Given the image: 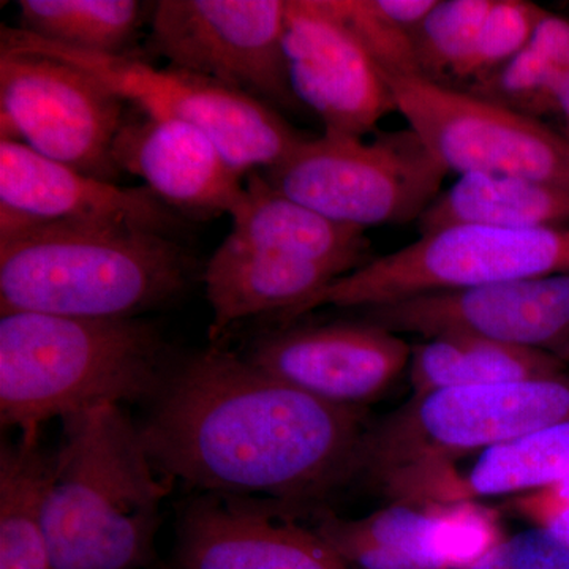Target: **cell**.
Segmentation results:
<instances>
[{"mask_svg":"<svg viewBox=\"0 0 569 569\" xmlns=\"http://www.w3.org/2000/svg\"><path fill=\"white\" fill-rule=\"evenodd\" d=\"M367 427L366 408L332 406L209 350L170 370L140 432L163 477L298 507L358 477Z\"/></svg>","mask_w":569,"mask_h":569,"instance_id":"1","label":"cell"},{"mask_svg":"<svg viewBox=\"0 0 569 569\" xmlns=\"http://www.w3.org/2000/svg\"><path fill=\"white\" fill-rule=\"evenodd\" d=\"M189 253L171 236L37 222L0 209V310L82 320H127L186 290Z\"/></svg>","mask_w":569,"mask_h":569,"instance_id":"2","label":"cell"},{"mask_svg":"<svg viewBox=\"0 0 569 569\" xmlns=\"http://www.w3.org/2000/svg\"><path fill=\"white\" fill-rule=\"evenodd\" d=\"M173 479L153 466L119 406L63 419L43 520L52 569H138L152 557Z\"/></svg>","mask_w":569,"mask_h":569,"instance_id":"3","label":"cell"},{"mask_svg":"<svg viewBox=\"0 0 569 569\" xmlns=\"http://www.w3.org/2000/svg\"><path fill=\"white\" fill-rule=\"evenodd\" d=\"M168 373L162 337L141 318H0V421L26 443L51 419L153 400Z\"/></svg>","mask_w":569,"mask_h":569,"instance_id":"4","label":"cell"},{"mask_svg":"<svg viewBox=\"0 0 569 569\" xmlns=\"http://www.w3.org/2000/svg\"><path fill=\"white\" fill-rule=\"evenodd\" d=\"M568 421V372L411 397L367 427L358 477L399 501L460 460Z\"/></svg>","mask_w":569,"mask_h":569,"instance_id":"5","label":"cell"},{"mask_svg":"<svg viewBox=\"0 0 569 569\" xmlns=\"http://www.w3.org/2000/svg\"><path fill=\"white\" fill-rule=\"evenodd\" d=\"M567 272L569 227L507 230L455 224L421 234L339 277L283 325L318 307L366 310L415 296Z\"/></svg>","mask_w":569,"mask_h":569,"instance_id":"6","label":"cell"},{"mask_svg":"<svg viewBox=\"0 0 569 569\" xmlns=\"http://www.w3.org/2000/svg\"><path fill=\"white\" fill-rule=\"evenodd\" d=\"M261 173L291 200L366 231L418 222L441 193L448 171L407 129L372 141L328 132L306 138Z\"/></svg>","mask_w":569,"mask_h":569,"instance_id":"7","label":"cell"},{"mask_svg":"<svg viewBox=\"0 0 569 569\" xmlns=\"http://www.w3.org/2000/svg\"><path fill=\"white\" fill-rule=\"evenodd\" d=\"M0 47L61 59L91 74L144 114L192 123L216 142L244 178L282 162L307 138L269 104L176 67L157 69L129 54L71 50L6 24L0 29Z\"/></svg>","mask_w":569,"mask_h":569,"instance_id":"8","label":"cell"},{"mask_svg":"<svg viewBox=\"0 0 569 569\" xmlns=\"http://www.w3.org/2000/svg\"><path fill=\"white\" fill-rule=\"evenodd\" d=\"M408 129L447 168L569 189V141L535 116L422 74L385 78Z\"/></svg>","mask_w":569,"mask_h":569,"instance_id":"9","label":"cell"},{"mask_svg":"<svg viewBox=\"0 0 569 569\" xmlns=\"http://www.w3.org/2000/svg\"><path fill=\"white\" fill-rule=\"evenodd\" d=\"M126 102L77 67L0 47L2 140L26 146L92 178L118 183L114 142Z\"/></svg>","mask_w":569,"mask_h":569,"instance_id":"10","label":"cell"},{"mask_svg":"<svg viewBox=\"0 0 569 569\" xmlns=\"http://www.w3.org/2000/svg\"><path fill=\"white\" fill-rule=\"evenodd\" d=\"M288 0H160L153 50L171 67L244 92L269 107L298 110L284 56Z\"/></svg>","mask_w":569,"mask_h":569,"instance_id":"11","label":"cell"},{"mask_svg":"<svg viewBox=\"0 0 569 569\" xmlns=\"http://www.w3.org/2000/svg\"><path fill=\"white\" fill-rule=\"evenodd\" d=\"M362 312L399 336H477L569 359V272L415 296Z\"/></svg>","mask_w":569,"mask_h":569,"instance_id":"12","label":"cell"},{"mask_svg":"<svg viewBox=\"0 0 569 569\" xmlns=\"http://www.w3.org/2000/svg\"><path fill=\"white\" fill-rule=\"evenodd\" d=\"M321 538L358 569H467L505 535L485 501H391L359 519L318 518Z\"/></svg>","mask_w":569,"mask_h":569,"instance_id":"13","label":"cell"},{"mask_svg":"<svg viewBox=\"0 0 569 569\" xmlns=\"http://www.w3.org/2000/svg\"><path fill=\"white\" fill-rule=\"evenodd\" d=\"M411 348L362 318L279 329L258 340L247 361L323 402L366 408L402 376Z\"/></svg>","mask_w":569,"mask_h":569,"instance_id":"14","label":"cell"},{"mask_svg":"<svg viewBox=\"0 0 569 569\" xmlns=\"http://www.w3.org/2000/svg\"><path fill=\"white\" fill-rule=\"evenodd\" d=\"M283 44L295 97L325 132L365 138L396 111L383 74L326 0H288Z\"/></svg>","mask_w":569,"mask_h":569,"instance_id":"15","label":"cell"},{"mask_svg":"<svg viewBox=\"0 0 569 569\" xmlns=\"http://www.w3.org/2000/svg\"><path fill=\"white\" fill-rule=\"evenodd\" d=\"M291 508L220 493L194 498L179 519V569H358Z\"/></svg>","mask_w":569,"mask_h":569,"instance_id":"16","label":"cell"},{"mask_svg":"<svg viewBox=\"0 0 569 569\" xmlns=\"http://www.w3.org/2000/svg\"><path fill=\"white\" fill-rule=\"evenodd\" d=\"M0 209L37 222L114 224L171 234L179 217L148 187L100 181L20 141H0Z\"/></svg>","mask_w":569,"mask_h":569,"instance_id":"17","label":"cell"},{"mask_svg":"<svg viewBox=\"0 0 569 569\" xmlns=\"http://www.w3.org/2000/svg\"><path fill=\"white\" fill-rule=\"evenodd\" d=\"M112 152L121 173L137 176L164 204L187 216H231L244 194V176L192 123L144 112L127 116Z\"/></svg>","mask_w":569,"mask_h":569,"instance_id":"18","label":"cell"},{"mask_svg":"<svg viewBox=\"0 0 569 569\" xmlns=\"http://www.w3.org/2000/svg\"><path fill=\"white\" fill-rule=\"evenodd\" d=\"M346 276L336 266L296 260L227 236L204 271L212 309L211 339L246 318L279 313L282 323L329 283Z\"/></svg>","mask_w":569,"mask_h":569,"instance_id":"19","label":"cell"},{"mask_svg":"<svg viewBox=\"0 0 569 569\" xmlns=\"http://www.w3.org/2000/svg\"><path fill=\"white\" fill-rule=\"evenodd\" d=\"M230 217L228 236L253 249L336 266L346 274L369 261L365 231L332 222L291 200L266 181L261 171L246 176L244 194Z\"/></svg>","mask_w":569,"mask_h":569,"instance_id":"20","label":"cell"},{"mask_svg":"<svg viewBox=\"0 0 569 569\" xmlns=\"http://www.w3.org/2000/svg\"><path fill=\"white\" fill-rule=\"evenodd\" d=\"M468 459L466 468L451 467L430 475L403 501H485L550 488L569 477V421Z\"/></svg>","mask_w":569,"mask_h":569,"instance_id":"21","label":"cell"},{"mask_svg":"<svg viewBox=\"0 0 569 569\" xmlns=\"http://www.w3.org/2000/svg\"><path fill=\"white\" fill-rule=\"evenodd\" d=\"M569 189L505 174H466L418 220L421 234L455 224L507 230L568 227Z\"/></svg>","mask_w":569,"mask_h":569,"instance_id":"22","label":"cell"},{"mask_svg":"<svg viewBox=\"0 0 569 569\" xmlns=\"http://www.w3.org/2000/svg\"><path fill=\"white\" fill-rule=\"evenodd\" d=\"M565 372H568L567 361L559 356L466 335L425 339L411 348L408 365L413 397Z\"/></svg>","mask_w":569,"mask_h":569,"instance_id":"23","label":"cell"},{"mask_svg":"<svg viewBox=\"0 0 569 569\" xmlns=\"http://www.w3.org/2000/svg\"><path fill=\"white\" fill-rule=\"evenodd\" d=\"M51 466L39 443L0 448V569H52L43 520Z\"/></svg>","mask_w":569,"mask_h":569,"instance_id":"24","label":"cell"},{"mask_svg":"<svg viewBox=\"0 0 569 569\" xmlns=\"http://www.w3.org/2000/svg\"><path fill=\"white\" fill-rule=\"evenodd\" d=\"M18 29L50 43L127 56L142 22L137 0H21Z\"/></svg>","mask_w":569,"mask_h":569,"instance_id":"25","label":"cell"},{"mask_svg":"<svg viewBox=\"0 0 569 569\" xmlns=\"http://www.w3.org/2000/svg\"><path fill=\"white\" fill-rule=\"evenodd\" d=\"M569 70V20L546 13L529 44L486 80L479 96L537 118L556 110L553 97Z\"/></svg>","mask_w":569,"mask_h":569,"instance_id":"26","label":"cell"},{"mask_svg":"<svg viewBox=\"0 0 569 569\" xmlns=\"http://www.w3.org/2000/svg\"><path fill=\"white\" fill-rule=\"evenodd\" d=\"M493 0H438L413 33L419 74L438 81L470 58Z\"/></svg>","mask_w":569,"mask_h":569,"instance_id":"27","label":"cell"},{"mask_svg":"<svg viewBox=\"0 0 569 569\" xmlns=\"http://www.w3.org/2000/svg\"><path fill=\"white\" fill-rule=\"evenodd\" d=\"M546 13L526 0H493L473 51L456 77L479 82L507 66L529 44Z\"/></svg>","mask_w":569,"mask_h":569,"instance_id":"28","label":"cell"},{"mask_svg":"<svg viewBox=\"0 0 569 569\" xmlns=\"http://www.w3.org/2000/svg\"><path fill=\"white\" fill-rule=\"evenodd\" d=\"M326 6L353 32L385 78L419 74L413 36L389 21L376 0H326Z\"/></svg>","mask_w":569,"mask_h":569,"instance_id":"29","label":"cell"},{"mask_svg":"<svg viewBox=\"0 0 569 569\" xmlns=\"http://www.w3.org/2000/svg\"><path fill=\"white\" fill-rule=\"evenodd\" d=\"M467 569H569V545L541 527L505 537Z\"/></svg>","mask_w":569,"mask_h":569,"instance_id":"30","label":"cell"},{"mask_svg":"<svg viewBox=\"0 0 569 569\" xmlns=\"http://www.w3.org/2000/svg\"><path fill=\"white\" fill-rule=\"evenodd\" d=\"M512 515L541 527L569 545V477L538 492L511 498Z\"/></svg>","mask_w":569,"mask_h":569,"instance_id":"31","label":"cell"},{"mask_svg":"<svg viewBox=\"0 0 569 569\" xmlns=\"http://www.w3.org/2000/svg\"><path fill=\"white\" fill-rule=\"evenodd\" d=\"M438 0H376L377 9L400 29L413 36Z\"/></svg>","mask_w":569,"mask_h":569,"instance_id":"32","label":"cell"},{"mask_svg":"<svg viewBox=\"0 0 569 569\" xmlns=\"http://www.w3.org/2000/svg\"><path fill=\"white\" fill-rule=\"evenodd\" d=\"M553 103H556V110H560L569 119V70L563 80L560 81L559 88H557Z\"/></svg>","mask_w":569,"mask_h":569,"instance_id":"33","label":"cell"}]
</instances>
